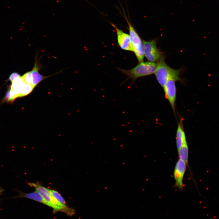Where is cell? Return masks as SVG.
Returning <instances> with one entry per match:
<instances>
[{"instance_id":"cell-1","label":"cell","mask_w":219,"mask_h":219,"mask_svg":"<svg viewBox=\"0 0 219 219\" xmlns=\"http://www.w3.org/2000/svg\"><path fill=\"white\" fill-rule=\"evenodd\" d=\"M157 67V64L155 63L143 61L130 70L119 69L128 76V79H131L133 82L138 78L155 73Z\"/></svg>"},{"instance_id":"cell-2","label":"cell","mask_w":219,"mask_h":219,"mask_svg":"<svg viewBox=\"0 0 219 219\" xmlns=\"http://www.w3.org/2000/svg\"><path fill=\"white\" fill-rule=\"evenodd\" d=\"M180 72V70H175L169 66L165 62L164 57L162 55L157 64L155 73L158 82L163 88L170 77L179 75Z\"/></svg>"},{"instance_id":"cell-3","label":"cell","mask_w":219,"mask_h":219,"mask_svg":"<svg viewBox=\"0 0 219 219\" xmlns=\"http://www.w3.org/2000/svg\"><path fill=\"white\" fill-rule=\"evenodd\" d=\"M126 17L128 26L129 35L133 45L134 51L139 63L143 61L144 53L143 43L139 36Z\"/></svg>"},{"instance_id":"cell-4","label":"cell","mask_w":219,"mask_h":219,"mask_svg":"<svg viewBox=\"0 0 219 219\" xmlns=\"http://www.w3.org/2000/svg\"><path fill=\"white\" fill-rule=\"evenodd\" d=\"M180 79L179 75L172 76L169 79L163 87L165 97L169 101L175 115V104L176 93V82L180 80Z\"/></svg>"},{"instance_id":"cell-5","label":"cell","mask_w":219,"mask_h":219,"mask_svg":"<svg viewBox=\"0 0 219 219\" xmlns=\"http://www.w3.org/2000/svg\"><path fill=\"white\" fill-rule=\"evenodd\" d=\"M144 55L148 61L155 63L158 62L162 55L156 46L155 40L143 42Z\"/></svg>"},{"instance_id":"cell-6","label":"cell","mask_w":219,"mask_h":219,"mask_svg":"<svg viewBox=\"0 0 219 219\" xmlns=\"http://www.w3.org/2000/svg\"><path fill=\"white\" fill-rule=\"evenodd\" d=\"M111 24L116 30L117 42L120 48L123 50L133 51V48L129 35L118 29L113 24Z\"/></svg>"},{"instance_id":"cell-7","label":"cell","mask_w":219,"mask_h":219,"mask_svg":"<svg viewBox=\"0 0 219 219\" xmlns=\"http://www.w3.org/2000/svg\"><path fill=\"white\" fill-rule=\"evenodd\" d=\"M187 165L183 161L179 159L174 169L173 175L175 180V186L180 189L183 187V180Z\"/></svg>"},{"instance_id":"cell-8","label":"cell","mask_w":219,"mask_h":219,"mask_svg":"<svg viewBox=\"0 0 219 219\" xmlns=\"http://www.w3.org/2000/svg\"><path fill=\"white\" fill-rule=\"evenodd\" d=\"M43 67L42 66L40 63L39 60L38 59L37 56H36L35 59L33 67L31 71L32 85L34 89L42 81L54 75L47 76H44L41 75L39 72Z\"/></svg>"},{"instance_id":"cell-9","label":"cell","mask_w":219,"mask_h":219,"mask_svg":"<svg viewBox=\"0 0 219 219\" xmlns=\"http://www.w3.org/2000/svg\"><path fill=\"white\" fill-rule=\"evenodd\" d=\"M16 190L19 193V195L17 196L18 197L26 198L32 199L49 206L47 203L36 190L30 193H24L19 190L18 189H16Z\"/></svg>"},{"instance_id":"cell-10","label":"cell","mask_w":219,"mask_h":219,"mask_svg":"<svg viewBox=\"0 0 219 219\" xmlns=\"http://www.w3.org/2000/svg\"><path fill=\"white\" fill-rule=\"evenodd\" d=\"M176 139V146L178 150L182 147L184 141L186 140L182 119H180L179 123H178Z\"/></svg>"},{"instance_id":"cell-11","label":"cell","mask_w":219,"mask_h":219,"mask_svg":"<svg viewBox=\"0 0 219 219\" xmlns=\"http://www.w3.org/2000/svg\"><path fill=\"white\" fill-rule=\"evenodd\" d=\"M24 82L23 79L21 76L12 83L10 89L11 91L15 95L17 98L19 97L22 87Z\"/></svg>"},{"instance_id":"cell-12","label":"cell","mask_w":219,"mask_h":219,"mask_svg":"<svg viewBox=\"0 0 219 219\" xmlns=\"http://www.w3.org/2000/svg\"><path fill=\"white\" fill-rule=\"evenodd\" d=\"M179 159L184 162L187 165L188 156V148L186 141H185L181 148L178 150Z\"/></svg>"},{"instance_id":"cell-13","label":"cell","mask_w":219,"mask_h":219,"mask_svg":"<svg viewBox=\"0 0 219 219\" xmlns=\"http://www.w3.org/2000/svg\"><path fill=\"white\" fill-rule=\"evenodd\" d=\"M33 89L31 85L27 84L24 82L22 87L19 97H23L28 95Z\"/></svg>"},{"instance_id":"cell-14","label":"cell","mask_w":219,"mask_h":219,"mask_svg":"<svg viewBox=\"0 0 219 219\" xmlns=\"http://www.w3.org/2000/svg\"><path fill=\"white\" fill-rule=\"evenodd\" d=\"M49 190L52 196L58 202L66 205V202L64 199L58 192L52 189H49Z\"/></svg>"},{"instance_id":"cell-15","label":"cell","mask_w":219,"mask_h":219,"mask_svg":"<svg viewBox=\"0 0 219 219\" xmlns=\"http://www.w3.org/2000/svg\"><path fill=\"white\" fill-rule=\"evenodd\" d=\"M22 77L25 83L32 85V78L31 71L26 73Z\"/></svg>"},{"instance_id":"cell-16","label":"cell","mask_w":219,"mask_h":219,"mask_svg":"<svg viewBox=\"0 0 219 219\" xmlns=\"http://www.w3.org/2000/svg\"><path fill=\"white\" fill-rule=\"evenodd\" d=\"M21 76L18 73L14 72L12 73L10 75L9 79L12 83L16 79L20 78Z\"/></svg>"},{"instance_id":"cell-17","label":"cell","mask_w":219,"mask_h":219,"mask_svg":"<svg viewBox=\"0 0 219 219\" xmlns=\"http://www.w3.org/2000/svg\"><path fill=\"white\" fill-rule=\"evenodd\" d=\"M4 191V189L0 186V196L2 194Z\"/></svg>"},{"instance_id":"cell-18","label":"cell","mask_w":219,"mask_h":219,"mask_svg":"<svg viewBox=\"0 0 219 219\" xmlns=\"http://www.w3.org/2000/svg\"><path fill=\"white\" fill-rule=\"evenodd\" d=\"M85 0L86 1H87V2H88L87 1V0Z\"/></svg>"}]
</instances>
